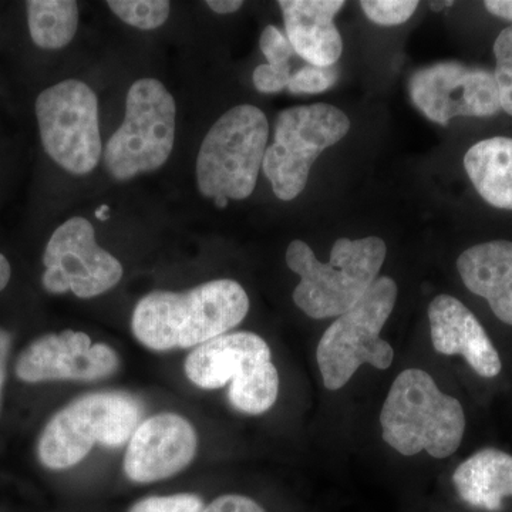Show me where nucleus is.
I'll return each mask as SVG.
<instances>
[{
    "mask_svg": "<svg viewBox=\"0 0 512 512\" xmlns=\"http://www.w3.org/2000/svg\"><path fill=\"white\" fill-rule=\"evenodd\" d=\"M40 138L47 156L67 173L86 175L100 163L99 99L80 80H64L36 100Z\"/></svg>",
    "mask_w": 512,
    "mask_h": 512,
    "instance_id": "9d476101",
    "label": "nucleus"
},
{
    "mask_svg": "<svg viewBox=\"0 0 512 512\" xmlns=\"http://www.w3.org/2000/svg\"><path fill=\"white\" fill-rule=\"evenodd\" d=\"M140 404L130 394H86L50 419L37 444V456L50 470L82 463L94 444L120 447L130 441L140 421Z\"/></svg>",
    "mask_w": 512,
    "mask_h": 512,
    "instance_id": "423d86ee",
    "label": "nucleus"
},
{
    "mask_svg": "<svg viewBox=\"0 0 512 512\" xmlns=\"http://www.w3.org/2000/svg\"><path fill=\"white\" fill-rule=\"evenodd\" d=\"M204 504L195 494L148 497L138 501L128 512H202Z\"/></svg>",
    "mask_w": 512,
    "mask_h": 512,
    "instance_id": "393cba45",
    "label": "nucleus"
},
{
    "mask_svg": "<svg viewBox=\"0 0 512 512\" xmlns=\"http://www.w3.org/2000/svg\"><path fill=\"white\" fill-rule=\"evenodd\" d=\"M10 276H12V268H10L8 258L0 254V292L8 286Z\"/></svg>",
    "mask_w": 512,
    "mask_h": 512,
    "instance_id": "2f4dec72",
    "label": "nucleus"
},
{
    "mask_svg": "<svg viewBox=\"0 0 512 512\" xmlns=\"http://www.w3.org/2000/svg\"><path fill=\"white\" fill-rule=\"evenodd\" d=\"M367 18L377 25L397 26L407 22L416 12V0H365L360 2Z\"/></svg>",
    "mask_w": 512,
    "mask_h": 512,
    "instance_id": "5701e85b",
    "label": "nucleus"
},
{
    "mask_svg": "<svg viewBox=\"0 0 512 512\" xmlns=\"http://www.w3.org/2000/svg\"><path fill=\"white\" fill-rule=\"evenodd\" d=\"M453 483L461 500L480 510L497 512L512 495V456L485 448L457 467Z\"/></svg>",
    "mask_w": 512,
    "mask_h": 512,
    "instance_id": "a211bd4d",
    "label": "nucleus"
},
{
    "mask_svg": "<svg viewBox=\"0 0 512 512\" xmlns=\"http://www.w3.org/2000/svg\"><path fill=\"white\" fill-rule=\"evenodd\" d=\"M174 97L156 79H140L130 87L126 114L104 148V164L114 180L128 181L163 167L175 141Z\"/></svg>",
    "mask_w": 512,
    "mask_h": 512,
    "instance_id": "6e6552de",
    "label": "nucleus"
},
{
    "mask_svg": "<svg viewBox=\"0 0 512 512\" xmlns=\"http://www.w3.org/2000/svg\"><path fill=\"white\" fill-rule=\"evenodd\" d=\"M184 370L201 389H221L229 383V403L241 413L258 416L278 399V370L268 343L256 333H225L208 340L192 350Z\"/></svg>",
    "mask_w": 512,
    "mask_h": 512,
    "instance_id": "20e7f679",
    "label": "nucleus"
},
{
    "mask_svg": "<svg viewBox=\"0 0 512 512\" xmlns=\"http://www.w3.org/2000/svg\"><path fill=\"white\" fill-rule=\"evenodd\" d=\"M447 5H453V3H451V2H448V3L434 2V3H431V9H433V10H441V9L444 8V6H447Z\"/></svg>",
    "mask_w": 512,
    "mask_h": 512,
    "instance_id": "f704fd0d",
    "label": "nucleus"
},
{
    "mask_svg": "<svg viewBox=\"0 0 512 512\" xmlns=\"http://www.w3.org/2000/svg\"><path fill=\"white\" fill-rule=\"evenodd\" d=\"M410 97L427 119L447 126L456 117H488L501 110L494 73L460 63H437L410 80Z\"/></svg>",
    "mask_w": 512,
    "mask_h": 512,
    "instance_id": "f8f14e48",
    "label": "nucleus"
},
{
    "mask_svg": "<svg viewBox=\"0 0 512 512\" xmlns=\"http://www.w3.org/2000/svg\"><path fill=\"white\" fill-rule=\"evenodd\" d=\"M497 66L494 70L501 109L512 116V25L498 35L494 43Z\"/></svg>",
    "mask_w": 512,
    "mask_h": 512,
    "instance_id": "4be33fe9",
    "label": "nucleus"
},
{
    "mask_svg": "<svg viewBox=\"0 0 512 512\" xmlns=\"http://www.w3.org/2000/svg\"><path fill=\"white\" fill-rule=\"evenodd\" d=\"M431 342L441 355H460L478 376L493 379L503 369L501 357L476 315L463 302L439 295L429 306Z\"/></svg>",
    "mask_w": 512,
    "mask_h": 512,
    "instance_id": "2eb2a0df",
    "label": "nucleus"
},
{
    "mask_svg": "<svg viewBox=\"0 0 512 512\" xmlns=\"http://www.w3.org/2000/svg\"><path fill=\"white\" fill-rule=\"evenodd\" d=\"M43 288L53 295L73 292L90 299L109 292L123 278V265L96 241L92 222L74 217L63 222L47 242Z\"/></svg>",
    "mask_w": 512,
    "mask_h": 512,
    "instance_id": "9b49d317",
    "label": "nucleus"
},
{
    "mask_svg": "<svg viewBox=\"0 0 512 512\" xmlns=\"http://www.w3.org/2000/svg\"><path fill=\"white\" fill-rule=\"evenodd\" d=\"M380 424L383 440L403 456L427 451L443 460L460 447L466 414L457 399L441 392L429 373L407 369L390 387Z\"/></svg>",
    "mask_w": 512,
    "mask_h": 512,
    "instance_id": "7ed1b4c3",
    "label": "nucleus"
},
{
    "mask_svg": "<svg viewBox=\"0 0 512 512\" xmlns=\"http://www.w3.org/2000/svg\"><path fill=\"white\" fill-rule=\"evenodd\" d=\"M107 6L117 18L140 30L161 28L171 12L167 0H110Z\"/></svg>",
    "mask_w": 512,
    "mask_h": 512,
    "instance_id": "412c9836",
    "label": "nucleus"
},
{
    "mask_svg": "<svg viewBox=\"0 0 512 512\" xmlns=\"http://www.w3.org/2000/svg\"><path fill=\"white\" fill-rule=\"evenodd\" d=\"M244 2L241 0H208L207 6L214 10L218 15H229V13L238 12Z\"/></svg>",
    "mask_w": 512,
    "mask_h": 512,
    "instance_id": "7c9ffc66",
    "label": "nucleus"
},
{
    "mask_svg": "<svg viewBox=\"0 0 512 512\" xmlns=\"http://www.w3.org/2000/svg\"><path fill=\"white\" fill-rule=\"evenodd\" d=\"M269 123L251 104L228 110L215 121L197 158V183L207 198L245 200L254 192L268 148Z\"/></svg>",
    "mask_w": 512,
    "mask_h": 512,
    "instance_id": "39448f33",
    "label": "nucleus"
},
{
    "mask_svg": "<svg viewBox=\"0 0 512 512\" xmlns=\"http://www.w3.org/2000/svg\"><path fill=\"white\" fill-rule=\"evenodd\" d=\"M338 79L339 72L335 66L320 67L309 64L292 74L288 90L293 94L323 93L338 82Z\"/></svg>",
    "mask_w": 512,
    "mask_h": 512,
    "instance_id": "b1692460",
    "label": "nucleus"
},
{
    "mask_svg": "<svg viewBox=\"0 0 512 512\" xmlns=\"http://www.w3.org/2000/svg\"><path fill=\"white\" fill-rule=\"evenodd\" d=\"M10 346H12V335L8 330L0 328V406H2V393L3 386H5Z\"/></svg>",
    "mask_w": 512,
    "mask_h": 512,
    "instance_id": "c85d7f7f",
    "label": "nucleus"
},
{
    "mask_svg": "<svg viewBox=\"0 0 512 512\" xmlns=\"http://www.w3.org/2000/svg\"><path fill=\"white\" fill-rule=\"evenodd\" d=\"M214 204L217 205L218 208H225L228 205V198H225V197L214 198Z\"/></svg>",
    "mask_w": 512,
    "mask_h": 512,
    "instance_id": "72a5a7b5",
    "label": "nucleus"
},
{
    "mask_svg": "<svg viewBox=\"0 0 512 512\" xmlns=\"http://www.w3.org/2000/svg\"><path fill=\"white\" fill-rule=\"evenodd\" d=\"M484 6L491 15L512 22V0H488Z\"/></svg>",
    "mask_w": 512,
    "mask_h": 512,
    "instance_id": "c756f323",
    "label": "nucleus"
},
{
    "mask_svg": "<svg viewBox=\"0 0 512 512\" xmlns=\"http://www.w3.org/2000/svg\"><path fill=\"white\" fill-rule=\"evenodd\" d=\"M26 9L36 46L59 50L70 45L79 28V6L74 0H29Z\"/></svg>",
    "mask_w": 512,
    "mask_h": 512,
    "instance_id": "aec40b11",
    "label": "nucleus"
},
{
    "mask_svg": "<svg viewBox=\"0 0 512 512\" xmlns=\"http://www.w3.org/2000/svg\"><path fill=\"white\" fill-rule=\"evenodd\" d=\"M464 167L488 204L512 210V138L494 137L474 144L464 157Z\"/></svg>",
    "mask_w": 512,
    "mask_h": 512,
    "instance_id": "6ab92c4d",
    "label": "nucleus"
},
{
    "mask_svg": "<svg viewBox=\"0 0 512 512\" xmlns=\"http://www.w3.org/2000/svg\"><path fill=\"white\" fill-rule=\"evenodd\" d=\"M289 42L312 66H335L343 52L342 36L335 25L342 0H281Z\"/></svg>",
    "mask_w": 512,
    "mask_h": 512,
    "instance_id": "dca6fc26",
    "label": "nucleus"
},
{
    "mask_svg": "<svg viewBox=\"0 0 512 512\" xmlns=\"http://www.w3.org/2000/svg\"><path fill=\"white\" fill-rule=\"evenodd\" d=\"M397 293L392 278H377L363 298L323 333L316 359L326 389H342L362 365L379 370L392 366L394 350L380 332L392 315Z\"/></svg>",
    "mask_w": 512,
    "mask_h": 512,
    "instance_id": "0eeeda50",
    "label": "nucleus"
},
{
    "mask_svg": "<svg viewBox=\"0 0 512 512\" xmlns=\"http://www.w3.org/2000/svg\"><path fill=\"white\" fill-rule=\"evenodd\" d=\"M457 269L468 291L484 298L494 315L512 326V242L474 245L458 256Z\"/></svg>",
    "mask_w": 512,
    "mask_h": 512,
    "instance_id": "f3484780",
    "label": "nucleus"
},
{
    "mask_svg": "<svg viewBox=\"0 0 512 512\" xmlns=\"http://www.w3.org/2000/svg\"><path fill=\"white\" fill-rule=\"evenodd\" d=\"M109 212H110L109 205H101V207L97 208V211H96L97 220H101V221L109 220Z\"/></svg>",
    "mask_w": 512,
    "mask_h": 512,
    "instance_id": "473e14b6",
    "label": "nucleus"
},
{
    "mask_svg": "<svg viewBox=\"0 0 512 512\" xmlns=\"http://www.w3.org/2000/svg\"><path fill=\"white\" fill-rule=\"evenodd\" d=\"M120 365L116 350L93 343L89 335L74 330L50 333L20 353L16 376L26 383L50 380H100L116 372Z\"/></svg>",
    "mask_w": 512,
    "mask_h": 512,
    "instance_id": "ddd939ff",
    "label": "nucleus"
},
{
    "mask_svg": "<svg viewBox=\"0 0 512 512\" xmlns=\"http://www.w3.org/2000/svg\"><path fill=\"white\" fill-rule=\"evenodd\" d=\"M197 446L190 421L180 414H156L143 421L128 441L124 473L134 483L165 480L190 466Z\"/></svg>",
    "mask_w": 512,
    "mask_h": 512,
    "instance_id": "4468645a",
    "label": "nucleus"
},
{
    "mask_svg": "<svg viewBox=\"0 0 512 512\" xmlns=\"http://www.w3.org/2000/svg\"><path fill=\"white\" fill-rule=\"evenodd\" d=\"M291 64L288 66H271V64H259L252 74V80L256 90L261 93H279L288 89L291 80Z\"/></svg>",
    "mask_w": 512,
    "mask_h": 512,
    "instance_id": "bb28decb",
    "label": "nucleus"
},
{
    "mask_svg": "<svg viewBox=\"0 0 512 512\" xmlns=\"http://www.w3.org/2000/svg\"><path fill=\"white\" fill-rule=\"evenodd\" d=\"M262 53L271 66H288L295 53L288 37L276 26H266L259 40Z\"/></svg>",
    "mask_w": 512,
    "mask_h": 512,
    "instance_id": "a878e982",
    "label": "nucleus"
},
{
    "mask_svg": "<svg viewBox=\"0 0 512 512\" xmlns=\"http://www.w3.org/2000/svg\"><path fill=\"white\" fill-rule=\"evenodd\" d=\"M386 255L383 239L339 238L330 261L323 264L306 242L292 241L286 249V264L301 276L293 302L309 318H339L375 284Z\"/></svg>",
    "mask_w": 512,
    "mask_h": 512,
    "instance_id": "f03ea898",
    "label": "nucleus"
},
{
    "mask_svg": "<svg viewBox=\"0 0 512 512\" xmlns=\"http://www.w3.org/2000/svg\"><path fill=\"white\" fill-rule=\"evenodd\" d=\"M350 130L349 117L330 104L292 107L279 114L274 143L265 151L262 170L279 200L292 201L305 190L316 158Z\"/></svg>",
    "mask_w": 512,
    "mask_h": 512,
    "instance_id": "1a4fd4ad",
    "label": "nucleus"
},
{
    "mask_svg": "<svg viewBox=\"0 0 512 512\" xmlns=\"http://www.w3.org/2000/svg\"><path fill=\"white\" fill-rule=\"evenodd\" d=\"M248 312L245 289L232 279H218L187 292L148 293L134 308L131 330L154 352L198 348L234 329Z\"/></svg>",
    "mask_w": 512,
    "mask_h": 512,
    "instance_id": "f257e3e1",
    "label": "nucleus"
},
{
    "mask_svg": "<svg viewBox=\"0 0 512 512\" xmlns=\"http://www.w3.org/2000/svg\"><path fill=\"white\" fill-rule=\"evenodd\" d=\"M202 512H265V510L251 498L229 494L218 497Z\"/></svg>",
    "mask_w": 512,
    "mask_h": 512,
    "instance_id": "cd10ccee",
    "label": "nucleus"
}]
</instances>
